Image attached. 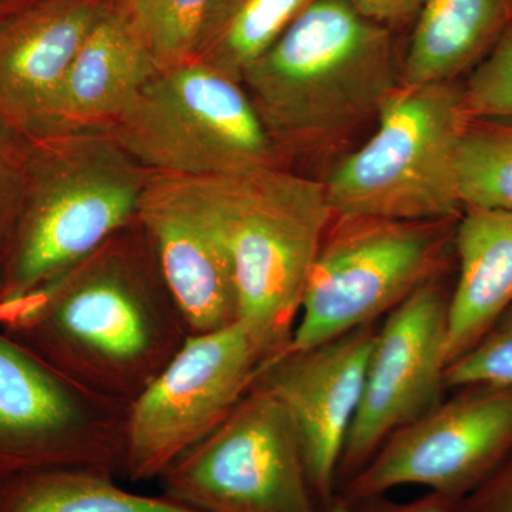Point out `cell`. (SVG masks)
Returning a JSON list of instances; mask_svg holds the SVG:
<instances>
[{"instance_id": "6da1fadb", "label": "cell", "mask_w": 512, "mask_h": 512, "mask_svg": "<svg viewBox=\"0 0 512 512\" xmlns=\"http://www.w3.org/2000/svg\"><path fill=\"white\" fill-rule=\"evenodd\" d=\"M0 329L77 386L127 407L191 335L137 222L0 306Z\"/></svg>"}, {"instance_id": "7a4b0ae2", "label": "cell", "mask_w": 512, "mask_h": 512, "mask_svg": "<svg viewBox=\"0 0 512 512\" xmlns=\"http://www.w3.org/2000/svg\"><path fill=\"white\" fill-rule=\"evenodd\" d=\"M392 32L346 0H313L242 86L286 164L342 153L400 86Z\"/></svg>"}, {"instance_id": "3957f363", "label": "cell", "mask_w": 512, "mask_h": 512, "mask_svg": "<svg viewBox=\"0 0 512 512\" xmlns=\"http://www.w3.org/2000/svg\"><path fill=\"white\" fill-rule=\"evenodd\" d=\"M28 140L22 204L0 259V306L55 281L136 224L153 174L104 131Z\"/></svg>"}, {"instance_id": "277c9868", "label": "cell", "mask_w": 512, "mask_h": 512, "mask_svg": "<svg viewBox=\"0 0 512 512\" xmlns=\"http://www.w3.org/2000/svg\"><path fill=\"white\" fill-rule=\"evenodd\" d=\"M195 180L227 237L239 320L284 353L333 217L325 183L275 165Z\"/></svg>"}, {"instance_id": "5b68a950", "label": "cell", "mask_w": 512, "mask_h": 512, "mask_svg": "<svg viewBox=\"0 0 512 512\" xmlns=\"http://www.w3.org/2000/svg\"><path fill=\"white\" fill-rule=\"evenodd\" d=\"M461 82L400 84L373 136L326 175L335 215L387 220H457L456 157L468 123Z\"/></svg>"}, {"instance_id": "8992f818", "label": "cell", "mask_w": 512, "mask_h": 512, "mask_svg": "<svg viewBox=\"0 0 512 512\" xmlns=\"http://www.w3.org/2000/svg\"><path fill=\"white\" fill-rule=\"evenodd\" d=\"M457 220L333 214L286 350L313 348L380 322L424 285L447 278L456 262Z\"/></svg>"}, {"instance_id": "52a82bcc", "label": "cell", "mask_w": 512, "mask_h": 512, "mask_svg": "<svg viewBox=\"0 0 512 512\" xmlns=\"http://www.w3.org/2000/svg\"><path fill=\"white\" fill-rule=\"evenodd\" d=\"M104 133L154 174L205 178L288 167L242 83L198 60L158 72Z\"/></svg>"}, {"instance_id": "ba28073f", "label": "cell", "mask_w": 512, "mask_h": 512, "mask_svg": "<svg viewBox=\"0 0 512 512\" xmlns=\"http://www.w3.org/2000/svg\"><path fill=\"white\" fill-rule=\"evenodd\" d=\"M279 355L242 320L188 336L127 407L120 474L131 483L158 480L234 412Z\"/></svg>"}, {"instance_id": "9c48e42d", "label": "cell", "mask_w": 512, "mask_h": 512, "mask_svg": "<svg viewBox=\"0 0 512 512\" xmlns=\"http://www.w3.org/2000/svg\"><path fill=\"white\" fill-rule=\"evenodd\" d=\"M158 481L164 497L194 512H319L292 414L258 380Z\"/></svg>"}, {"instance_id": "30bf717a", "label": "cell", "mask_w": 512, "mask_h": 512, "mask_svg": "<svg viewBox=\"0 0 512 512\" xmlns=\"http://www.w3.org/2000/svg\"><path fill=\"white\" fill-rule=\"evenodd\" d=\"M126 416L0 329V485L52 468L120 474Z\"/></svg>"}, {"instance_id": "8fae6325", "label": "cell", "mask_w": 512, "mask_h": 512, "mask_svg": "<svg viewBox=\"0 0 512 512\" xmlns=\"http://www.w3.org/2000/svg\"><path fill=\"white\" fill-rule=\"evenodd\" d=\"M512 453V386L468 384L392 434L340 485L349 505L421 485L460 503Z\"/></svg>"}, {"instance_id": "7c38bea8", "label": "cell", "mask_w": 512, "mask_h": 512, "mask_svg": "<svg viewBox=\"0 0 512 512\" xmlns=\"http://www.w3.org/2000/svg\"><path fill=\"white\" fill-rule=\"evenodd\" d=\"M450 295L447 278L437 279L414 292L380 323L362 399L340 457L338 490L392 434L446 396Z\"/></svg>"}, {"instance_id": "4fadbf2b", "label": "cell", "mask_w": 512, "mask_h": 512, "mask_svg": "<svg viewBox=\"0 0 512 512\" xmlns=\"http://www.w3.org/2000/svg\"><path fill=\"white\" fill-rule=\"evenodd\" d=\"M137 224L156 252L191 335L239 320L234 265L220 215L195 178L151 174Z\"/></svg>"}, {"instance_id": "5bb4252c", "label": "cell", "mask_w": 512, "mask_h": 512, "mask_svg": "<svg viewBox=\"0 0 512 512\" xmlns=\"http://www.w3.org/2000/svg\"><path fill=\"white\" fill-rule=\"evenodd\" d=\"M380 322L313 348L272 359L258 382L288 407L301 436L306 470L319 512L338 497V468L355 420Z\"/></svg>"}, {"instance_id": "9a60e30c", "label": "cell", "mask_w": 512, "mask_h": 512, "mask_svg": "<svg viewBox=\"0 0 512 512\" xmlns=\"http://www.w3.org/2000/svg\"><path fill=\"white\" fill-rule=\"evenodd\" d=\"M111 0H30L0 13V124L45 130L74 56Z\"/></svg>"}, {"instance_id": "2e32d148", "label": "cell", "mask_w": 512, "mask_h": 512, "mask_svg": "<svg viewBox=\"0 0 512 512\" xmlns=\"http://www.w3.org/2000/svg\"><path fill=\"white\" fill-rule=\"evenodd\" d=\"M158 72L126 3L111 0L74 56L39 136L107 130Z\"/></svg>"}, {"instance_id": "e0dca14e", "label": "cell", "mask_w": 512, "mask_h": 512, "mask_svg": "<svg viewBox=\"0 0 512 512\" xmlns=\"http://www.w3.org/2000/svg\"><path fill=\"white\" fill-rule=\"evenodd\" d=\"M457 281L447 315V366L512 306V211L463 208L454 232Z\"/></svg>"}, {"instance_id": "ac0fdd59", "label": "cell", "mask_w": 512, "mask_h": 512, "mask_svg": "<svg viewBox=\"0 0 512 512\" xmlns=\"http://www.w3.org/2000/svg\"><path fill=\"white\" fill-rule=\"evenodd\" d=\"M400 84L461 82L512 29V0H421Z\"/></svg>"}, {"instance_id": "d6986e66", "label": "cell", "mask_w": 512, "mask_h": 512, "mask_svg": "<svg viewBox=\"0 0 512 512\" xmlns=\"http://www.w3.org/2000/svg\"><path fill=\"white\" fill-rule=\"evenodd\" d=\"M0 512H194L160 497L123 490L92 468L33 471L0 485Z\"/></svg>"}, {"instance_id": "ffe728a7", "label": "cell", "mask_w": 512, "mask_h": 512, "mask_svg": "<svg viewBox=\"0 0 512 512\" xmlns=\"http://www.w3.org/2000/svg\"><path fill=\"white\" fill-rule=\"evenodd\" d=\"M313 0H211L194 60L241 83Z\"/></svg>"}, {"instance_id": "44dd1931", "label": "cell", "mask_w": 512, "mask_h": 512, "mask_svg": "<svg viewBox=\"0 0 512 512\" xmlns=\"http://www.w3.org/2000/svg\"><path fill=\"white\" fill-rule=\"evenodd\" d=\"M461 207L512 211V121L468 120L458 143Z\"/></svg>"}, {"instance_id": "7402d4cb", "label": "cell", "mask_w": 512, "mask_h": 512, "mask_svg": "<svg viewBox=\"0 0 512 512\" xmlns=\"http://www.w3.org/2000/svg\"><path fill=\"white\" fill-rule=\"evenodd\" d=\"M158 70L194 60L211 0H124Z\"/></svg>"}, {"instance_id": "603a6c76", "label": "cell", "mask_w": 512, "mask_h": 512, "mask_svg": "<svg viewBox=\"0 0 512 512\" xmlns=\"http://www.w3.org/2000/svg\"><path fill=\"white\" fill-rule=\"evenodd\" d=\"M468 120L512 121V29L461 83Z\"/></svg>"}, {"instance_id": "cb8c5ba5", "label": "cell", "mask_w": 512, "mask_h": 512, "mask_svg": "<svg viewBox=\"0 0 512 512\" xmlns=\"http://www.w3.org/2000/svg\"><path fill=\"white\" fill-rule=\"evenodd\" d=\"M444 382L447 390L468 384L512 386V306L473 348L446 367Z\"/></svg>"}, {"instance_id": "d4e9b609", "label": "cell", "mask_w": 512, "mask_h": 512, "mask_svg": "<svg viewBox=\"0 0 512 512\" xmlns=\"http://www.w3.org/2000/svg\"><path fill=\"white\" fill-rule=\"evenodd\" d=\"M28 163V138L0 124V259L18 218Z\"/></svg>"}, {"instance_id": "484cf974", "label": "cell", "mask_w": 512, "mask_h": 512, "mask_svg": "<svg viewBox=\"0 0 512 512\" xmlns=\"http://www.w3.org/2000/svg\"><path fill=\"white\" fill-rule=\"evenodd\" d=\"M457 512H512V453L480 487L457 504Z\"/></svg>"}, {"instance_id": "4316f807", "label": "cell", "mask_w": 512, "mask_h": 512, "mask_svg": "<svg viewBox=\"0 0 512 512\" xmlns=\"http://www.w3.org/2000/svg\"><path fill=\"white\" fill-rule=\"evenodd\" d=\"M457 504L446 495L429 491L412 501H393L380 495L350 507L353 512H457Z\"/></svg>"}, {"instance_id": "83f0119b", "label": "cell", "mask_w": 512, "mask_h": 512, "mask_svg": "<svg viewBox=\"0 0 512 512\" xmlns=\"http://www.w3.org/2000/svg\"><path fill=\"white\" fill-rule=\"evenodd\" d=\"M357 12L380 25L397 26L416 19L421 0H346Z\"/></svg>"}, {"instance_id": "f1b7e54d", "label": "cell", "mask_w": 512, "mask_h": 512, "mask_svg": "<svg viewBox=\"0 0 512 512\" xmlns=\"http://www.w3.org/2000/svg\"><path fill=\"white\" fill-rule=\"evenodd\" d=\"M328 512H353L352 507L342 498L336 497L335 503L332 504Z\"/></svg>"}, {"instance_id": "f546056e", "label": "cell", "mask_w": 512, "mask_h": 512, "mask_svg": "<svg viewBox=\"0 0 512 512\" xmlns=\"http://www.w3.org/2000/svg\"><path fill=\"white\" fill-rule=\"evenodd\" d=\"M0 5H2V0H0ZM0 13H2V12H0Z\"/></svg>"}]
</instances>
